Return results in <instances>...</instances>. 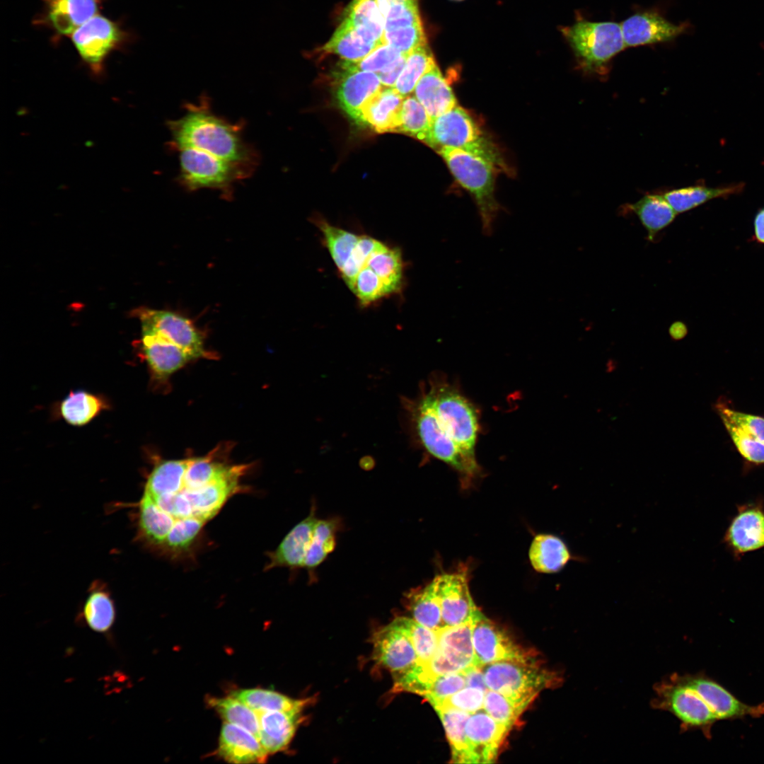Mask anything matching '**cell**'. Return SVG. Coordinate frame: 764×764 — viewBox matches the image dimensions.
I'll list each match as a JSON object with an SVG mask.
<instances>
[{
    "label": "cell",
    "mask_w": 764,
    "mask_h": 764,
    "mask_svg": "<svg viewBox=\"0 0 764 764\" xmlns=\"http://www.w3.org/2000/svg\"><path fill=\"white\" fill-rule=\"evenodd\" d=\"M216 452L165 460L149 474L137 502V537L161 550L171 530L183 523L206 525L234 495L249 465L229 464Z\"/></svg>",
    "instance_id": "cell-1"
},
{
    "label": "cell",
    "mask_w": 764,
    "mask_h": 764,
    "mask_svg": "<svg viewBox=\"0 0 764 764\" xmlns=\"http://www.w3.org/2000/svg\"><path fill=\"white\" fill-rule=\"evenodd\" d=\"M185 110L180 117L168 122L171 149H194L255 169L257 154L244 140L242 124L215 114L205 97L199 103L186 104Z\"/></svg>",
    "instance_id": "cell-2"
},
{
    "label": "cell",
    "mask_w": 764,
    "mask_h": 764,
    "mask_svg": "<svg viewBox=\"0 0 764 764\" xmlns=\"http://www.w3.org/2000/svg\"><path fill=\"white\" fill-rule=\"evenodd\" d=\"M419 393L429 406L441 430L472 465L480 468L475 456L478 415L473 403L456 387L437 376L423 385Z\"/></svg>",
    "instance_id": "cell-3"
},
{
    "label": "cell",
    "mask_w": 764,
    "mask_h": 764,
    "mask_svg": "<svg viewBox=\"0 0 764 764\" xmlns=\"http://www.w3.org/2000/svg\"><path fill=\"white\" fill-rule=\"evenodd\" d=\"M562 31L584 74L605 76L611 60L626 47L620 24L615 22L581 18Z\"/></svg>",
    "instance_id": "cell-4"
},
{
    "label": "cell",
    "mask_w": 764,
    "mask_h": 764,
    "mask_svg": "<svg viewBox=\"0 0 764 764\" xmlns=\"http://www.w3.org/2000/svg\"><path fill=\"white\" fill-rule=\"evenodd\" d=\"M460 185L476 202L482 232L489 236L499 210L494 197V169L490 161L472 153L453 147L437 150Z\"/></svg>",
    "instance_id": "cell-5"
},
{
    "label": "cell",
    "mask_w": 764,
    "mask_h": 764,
    "mask_svg": "<svg viewBox=\"0 0 764 764\" xmlns=\"http://www.w3.org/2000/svg\"><path fill=\"white\" fill-rule=\"evenodd\" d=\"M424 142L437 150L445 146L461 149L490 161L496 168L503 166L492 142L471 116L458 105L432 120Z\"/></svg>",
    "instance_id": "cell-6"
},
{
    "label": "cell",
    "mask_w": 764,
    "mask_h": 764,
    "mask_svg": "<svg viewBox=\"0 0 764 764\" xmlns=\"http://www.w3.org/2000/svg\"><path fill=\"white\" fill-rule=\"evenodd\" d=\"M489 690L507 697L533 702L544 689L560 685L558 673L543 668L538 661L503 660L482 666Z\"/></svg>",
    "instance_id": "cell-7"
},
{
    "label": "cell",
    "mask_w": 764,
    "mask_h": 764,
    "mask_svg": "<svg viewBox=\"0 0 764 764\" xmlns=\"http://www.w3.org/2000/svg\"><path fill=\"white\" fill-rule=\"evenodd\" d=\"M652 707L672 714L684 730H701L710 736L718 720L699 693L685 680L683 674L673 673L654 688Z\"/></svg>",
    "instance_id": "cell-8"
},
{
    "label": "cell",
    "mask_w": 764,
    "mask_h": 764,
    "mask_svg": "<svg viewBox=\"0 0 764 764\" xmlns=\"http://www.w3.org/2000/svg\"><path fill=\"white\" fill-rule=\"evenodd\" d=\"M179 152L178 181L187 190L208 188L230 193L233 185L255 169L194 149Z\"/></svg>",
    "instance_id": "cell-9"
},
{
    "label": "cell",
    "mask_w": 764,
    "mask_h": 764,
    "mask_svg": "<svg viewBox=\"0 0 764 764\" xmlns=\"http://www.w3.org/2000/svg\"><path fill=\"white\" fill-rule=\"evenodd\" d=\"M403 403L416 436L427 453L451 466L464 478L470 479L478 474L480 468L472 465L441 430L429 406L419 393L413 399L406 398Z\"/></svg>",
    "instance_id": "cell-10"
},
{
    "label": "cell",
    "mask_w": 764,
    "mask_h": 764,
    "mask_svg": "<svg viewBox=\"0 0 764 764\" xmlns=\"http://www.w3.org/2000/svg\"><path fill=\"white\" fill-rule=\"evenodd\" d=\"M71 40L93 76L101 79L109 54L125 42L127 34L109 18L97 14L77 28Z\"/></svg>",
    "instance_id": "cell-11"
},
{
    "label": "cell",
    "mask_w": 764,
    "mask_h": 764,
    "mask_svg": "<svg viewBox=\"0 0 764 764\" xmlns=\"http://www.w3.org/2000/svg\"><path fill=\"white\" fill-rule=\"evenodd\" d=\"M473 622L445 626L437 630L438 649L425 664L434 676L464 672L472 666H480L473 644Z\"/></svg>",
    "instance_id": "cell-12"
},
{
    "label": "cell",
    "mask_w": 764,
    "mask_h": 764,
    "mask_svg": "<svg viewBox=\"0 0 764 764\" xmlns=\"http://www.w3.org/2000/svg\"><path fill=\"white\" fill-rule=\"evenodd\" d=\"M141 322L142 333L158 334L184 349L192 359L211 358L205 349L204 340L193 323L173 312L146 308L137 310Z\"/></svg>",
    "instance_id": "cell-13"
},
{
    "label": "cell",
    "mask_w": 764,
    "mask_h": 764,
    "mask_svg": "<svg viewBox=\"0 0 764 764\" xmlns=\"http://www.w3.org/2000/svg\"><path fill=\"white\" fill-rule=\"evenodd\" d=\"M473 644L478 664L481 667L503 660L536 661L532 651L516 644L483 614L473 622Z\"/></svg>",
    "instance_id": "cell-14"
},
{
    "label": "cell",
    "mask_w": 764,
    "mask_h": 764,
    "mask_svg": "<svg viewBox=\"0 0 764 764\" xmlns=\"http://www.w3.org/2000/svg\"><path fill=\"white\" fill-rule=\"evenodd\" d=\"M335 97L340 107L357 123L362 124L364 104L383 86L376 73L361 71L352 62L344 61L333 73Z\"/></svg>",
    "instance_id": "cell-15"
},
{
    "label": "cell",
    "mask_w": 764,
    "mask_h": 764,
    "mask_svg": "<svg viewBox=\"0 0 764 764\" xmlns=\"http://www.w3.org/2000/svg\"><path fill=\"white\" fill-rule=\"evenodd\" d=\"M723 543L736 558L764 549V504L762 502L738 507L725 531Z\"/></svg>",
    "instance_id": "cell-16"
},
{
    "label": "cell",
    "mask_w": 764,
    "mask_h": 764,
    "mask_svg": "<svg viewBox=\"0 0 764 764\" xmlns=\"http://www.w3.org/2000/svg\"><path fill=\"white\" fill-rule=\"evenodd\" d=\"M434 579L440 599L444 627L473 622L482 615L470 595L465 572L444 573Z\"/></svg>",
    "instance_id": "cell-17"
},
{
    "label": "cell",
    "mask_w": 764,
    "mask_h": 764,
    "mask_svg": "<svg viewBox=\"0 0 764 764\" xmlns=\"http://www.w3.org/2000/svg\"><path fill=\"white\" fill-rule=\"evenodd\" d=\"M374 656L394 676L418 663L414 646L398 618L375 634Z\"/></svg>",
    "instance_id": "cell-18"
},
{
    "label": "cell",
    "mask_w": 764,
    "mask_h": 764,
    "mask_svg": "<svg viewBox=\"0 0 764 764\" xmlns=\"http://www.w3.org/2000/svg\"><path fill=\"white\" fill-rule=\"evenodd\" d=\"M509 730L485 710L471 714L465 726L470 763L494 762Z\"/></svg>",
    "instance_id": "cell-19"
},
{
    "label": "cell",
    "mask_w": 764,
    "mask_h": 764,
    "mask_svg": "<svg viewBox=\"0 0 764 764\" xmlns=\"http://www.w3.org/2000/svg\"><path fill=\"white\" fill-rule=\"evenodd\" d=\"M687 683L705 701L717 719H734L764 714V704L752 706L738 700L729 690L702 673L683 674Z\"/></svg>",
    "instance_id": "cell-20"
},
{
    "label": "cell",
    "mask_w": 764,
    "mask_h": 764,
    "mask_svg": "<svg viewBox=\"0 0 764 764\" xmlns=\"http://www.w3.org/2000/svg\"><path fill=\"white\" fill-rule=\"evenodd\" d=\"M620 26L626 47L668 42L686 28L685 24H674L654 11L636 13L624 20Z\"/></svg>",
    "instance_id": "cell-21"
},
{
    "label": "cell",
    "mask_w": 764,
    "mask_h": 764,
    "mask_svg": "<svg viewBox=\"0 0 764 764\" xmlns=\"http://www.w3.org/2000/svg\"><path fill=\"white\" fill-rule=\"evenodd\" d=\"M404 98L394 87L382 86L362 106V125L378 133L400 132Z\"/></svg>",
    "instance_id": "cell-22"
},
{
    "label": "cell",
    "mask_w": 764,
    "mask_h": 764,
    "mask_svg": "<svg viewBox=\"0 0 764 764\" xmlns=\"http://www.w3.org/2000/svg\"><path fill=\"white\" fill-rule=\"evenodd\" d=\"M219 755L232 763H263L268 753L258 738L246 729L224 722L218 747Z\"/></svg>",
    "instance_id": "cell-23"
},
{
    "label": "cell",
    "mask_w": 764,
    "mask_h": 764,
    "mask_svg": "<svg viewBox=\"0 0 764 764\" xmlns=\"http://www.w3.org/2000/svg\"><path fill=\"white\" fill-rule=\"evenodd\" d=\"M43 21L60 35H71L98 14L100 0H42Z\"/></svg>",
    "instance_id": "cell-24"
},
{
    "label": "cell",
    "mask_w": 764,
    "mask_h": 764,
    "mask_svg": "<svg viewBox=\"0 0 764 764\" xmlns=\"http://www.w3.org/2000/svg\"><path fill=\"white\" fill-rule=\"evenodd\" d=\"M318 519L312 511L285 536L277 548L268 554V570L274 567H303Z\"/></svg>",
    "instance_id": "cell-25"
},
{
    "label": "cell",
    "mask_w": 764,
    "mask_h": 764,
    "mask_svg": "<svg viewBox=\"0 0 764 764\" xmlns=\"http://www.w3.org/2000/svg\"><path fill=\"white\" fill-rule=\"evenodd\" d=\"M142 351L153 375L166 379L192 358L181 347L153 332L142 333Z\"/></svg>",
    "instance_id": "cell-26"
},
{
    "label": "cell",
    "mask_w": 764,
    "mask_h": 764,
    "mask_svg": "<svg viewBox=\"0 0 764 764\" xmlns=\"http://www.w3.org/2000/svg\"><path fill=\"white\" fill-rule=\"evenodd\" d=\"M301 712L256 711L260 726L259 740L268 754L282 751L289 746L302 719Z\"/></svg>",
    "instance_id": "cell-27"
},
{
    "label": "cell",
    "mask_w": 764,
    "mask_h": 764,
    "mask_svg": "<svg viewBox=\"0 0 764 764\" xmlns=\"http://www.w3.org/2000/svg\"><path fill=\"white\" fill-rule=\"evenodd\" d=\"M414 96L424 106L431 120L458 105L451 88L436 64L419 80Z\"/></svg>",
    "instance_id": "cell-28"
},
{
    "label": "cell",
    "mask_w": 764,
    "mask_h": 764,
    "mask_svg": "<svg viewBox=\"0 0 764 764\" xmlns=\"http://www.w3.org/2000/svg\"><path fill=\"white\" fill-rule=\"evenodd\" d=\"M627 207L638 217L647 232L649 241H653L677 215L663 194H647L637 202L627 204Z\"/></svg>",
    "instance_id": "cell-29"
},
{
    "label": "cell",
    "mask_w": 764,
    "mask_h": 764,
    "mask_svg": "<svg viewBox=\"0 0 764 764\" xmlns=\"http://www.w3.org/2000/svg\"><path fill=\"white\" fill-rule=\"evenodd\" d=\"M744 188L743 183L727 186L710 187L696 185L673 189L663 194L675 212L681 214L716 198H727L741 193Z\"/></svg>",
    "instance_id": "cell-30"
},
{
    "label": "cell",
    "mask_w": 764,
    "mask_h": 764,
    "mask_svg": "<svg viewBox=\"0 0 764 764\" xmlns=\"http://www.w3.org/2000/svg\"><path fill=\"white\" fill-rule=\"evenodd\" d=\"M532 567L539 572L555 573L560 571L570 560L571 553L565 543L550 534L535 537L529 549Z\"/></svg>",
    "instance_id": "cell-31"
},
{
    "label": "cell",
    "mask_w": 764,
    "mask_h": 764,
    "mask_svg": "<svg viewBox=\"0 0 764 764\" xmlns=\"http://www.w3.org/2000/svg\"><path fill=\"white\" fill-rule=\"evenodd\" d=\"M381 44L366 40L347 20L343 19L322 50L340 57L344 61L357 62Z\"/></svg>",
    "instance_id": "cell-32"
},
{
    "label": "cell",
    "mask_w": 764,
    "mask_h": 764,
    "mask_svg": "<svg viewBox=\"0 0 764 764\" xmlns=\"http://www.w3.org/2000/svg\"><path fill=\"white\" fill-rule=\"evenodd\" d=\"M343 19L366 40L383 42L384 19L377 0H352L345 11Z\"/></svg>",
    "instance_id": "cell-33"
},
{
    "label": "cell",
    "mask_w": 764,
    "mask_h": 764,
    "mask_svg": "<svg viewBox=\"0 0 764 764\" xmlns=\"http://www.w3.org/2000/svg\"><path fill=\"white\" fill-rule=\"evenodd\" d=\"M86 625L95 632L106 633L115 619L114 602L108 589L102 583H93L83 607Z\"/></svg>",
    "instance_id": "cell-34"
},
{
    "label": "cell",
    "mask_w": 764,
    "mask_h": 764,
    "mask_svg": "<svg viewBox=\"0 0 764 764\" xmlns=\"http://www.w3.org/2000/svg\"><path fill=\"white\" fill-rule=\"evenodd\" d=\"M365 265L381 279L390 295L400 292L404 265L400 249L383 244L369 257Z\"/></svg>",
    "instance_id": "cell-35"
},
{
    "label": "cell",
    "mask_w": 764,
    "mask_h": 764,
    "mask_svg": "<svg viewBox=\"0 0 764 764\" xmlns=\"http://www.w3.org/2000/svg\"><path fill=\"white\" fill-rule=\"evenodd\" d=\"M435 710L443 724L451 748V762L470 763L465 726L471 714L449 707L437 708Z\"/></svg>",
    "instance_id": "cell-36"
},
{
    "label": "cell",
    "mask_w": 764,
    "mask_h": 764,
    "mask_svg": "<svg viewBox=\"0 0 764 764\" xmlns=\"http://www.w3.org/2000/svg\"><path fill=\"white\" fill-rule=\"evenodd\" d=\"M107 408L108 404L103 398L79 390L71 392L64 399L59 409L66 422L74 426H82Z\"/></svg>",
    "instance_id": "cell-37"
},
{
    "label": "cell",
    "mask_w": 764,
    "mask_h": 764,
    "mask_svg": "<svg viewBox=\"0 0 764 764\" xmlns=\"http://www.w3.org/2000/svg\"><path fill=\"white\" fill-rule=\"evenodd\" d=\"M231 695L254 710L290 711L303 710L310 699L296 700L274 690L261 688L236 690Z\"/></svg>",
    "instance_id": "cell-38"
},
{
    "label": "cell",
    "mask_w": 764,
    "mask_h": 764,
    "mask_svg": "<svg viewBox=\"0 0 764 764\" xmlns=\"http://www.w3.org/2000/svg\"><path fill=\"white\" fill-rule=\"evenodd\" d=\"M410 608L412 618L421 625L435 631L444 627L434 579L424 588L413 594Z\"/></svg>",
    "instance_id": "cell-39"
},
{
    "label": "cell",
    "mask_w": 764,
    "mask_h": 764,
    "mask_svg": "<svg viewBox=\"0 0 764 764\" xmlns=\"http://www.w3.org/2000/svg\"><path fill=\"white\" fill-rule=\"evenodd\" d=\"M208 702L224 722L241 726L259 739L260 726L255 710L231 695L224 698H211Z\"/></svg>",
    "instance_id": "cell-40"
},
{
    "label": "cell",
    "mask_w": 764,
    "mask_h": 764,
    "mask_svg": "<svg viewBox=\"0 0 764 764\" xmlns=\"http://www.w3.org/2000/svg\"><path fill=\"white\" fill-rule=\"evenodd\" d=\"M436 64L427 44L407 55L405 66L394 88L403 97L409 96L421 77Z\"/></svg>",
    "instance_id": "cell-41"
},
{
    "label": "cell",
    "mask_w": 764,
    "mask_h": 764,
    "mask_svg": "<svg viewBox=\"0 0 764 764\" xmlns=\"http://www.w3.org/2000/svg\"><path fill=\"white\" fill-rule=\"evenodd\" d=\"M321 231L329 253L340 270L350 257L359 236L330 224L323 219L314 220Z\"/></svg>",
    "instance_id": "cell-42"
},
{
    "label": "cell",
    "mask_w": 764,
    "mask_h": 764,
    "mask_svg": "<svg viewBox=\"0 0 764 764\" xmlns=\"http://www.w3.org/2000/svg\"><path fill=\"white\" fill-rule=\"evenodd\" d=\"M531 702L488 690L485 693L483 709L496 721L511 729Z\"/></svg>",
    "instance_id": "cell-43"
},
{
    "label": "cell",
    "mask_w": 764,
    "mask_h": 764,
    "mask_svg": "<svg viewBox=\"0 0 764 764\" xmlns=\"http://www.w3.org/2000/svg\"><path fill=\"white\" fill-rule=\"evenodd\" d=\"M335 530L334 521H317L303 567L309 569L316 567L334 550Z\"/></svg>",
    "instance_id": "cell-44"
},
{
    "label": "cell",
    "mask_w": 764,
    "mask_h": 764,
    "mask_svg": "<svg viewBox=\"0 0 764 764\" xmlns=\"http://www.w3.org/2000/svg\"><path fill=\"white\" fill-rule=\"evenodd\" d=\"M416 651L418 662L425 664L436 654L439 646L437 631L428 628L413 618L398 617Z\"/></svg>",
    "instance_id": "cell-45"
},
{
    "label": "cell",
    "mask_w": 764,
    "mask_h": 764,
    "mask_svg": "<svg viewBox=\"0 0 764 764\" xmlns=\"http://www.w3.org/2000/svg\"><path fill=\"white\" fill-rule=\"evenodd\" d=\"M431 122L427 110L415 96L405 97L400 132L424 141L430 129Z\"/></svg>",
    "instance_id": "cell-46"
},
{
    "label": "cell",
    "mask_w": 764,
    "mask_h": 764,
    "mask_svg": "<svg viewBox=\"0 0 764 764\" xmlns=\"http://www.w3.org/2000/svg\"><path fill=\"white\" fill-rule=\"evenodd\" d=\"M733 444L741 456L753 464H764V444L759 441L727 417L719 415Z\"/></svg>",
    "instance_id": "cell-47"
},
{
    "label": "cell",
    "mask_w": 764,
    "mask_h": 764,
    "mask_svg": "<svg viewBox=\"0 0 764 764\" xmlns=\"http://www.w3.org/2000/svg\"><path fill=\"white\" fill-rule=\"evenodd\" d=\"M384 243L368 236H359V241L350 257L340 269L344 282L352 290L357 275L365 265L369 257Z\"/></svg>",
    "instance_id": "cell-48"
},
{
    "label": "cell",
    "mask_w": 764,
    "mask_h": 764,
    "mask_svg": "<svg viewBox=\"0 0 764 764\" xmlns=\"http://www.w3.org/2000/svg\"><path fill=\"white\" fill-rule=\"evenodd\" d=\"M351 291L363 306L390 295L381 279L366 265L357 275Z\"/></svg>",
    "instance_id": "cell-49"
},
{
    "label": "cell",
    "mask_w": 764,
    "mask_h": 764,
    "mask_svg": "<svg viewBox=\"0 0 764 764\" xmlns=\"http://www.w3.org/2000/svg\"><path fill=\"white\" fill-rule=\"evenodd\" d=\"M383 42L405 55L427 44L422 23L384 32Z\"/></svg>",
    "instance_id": "cell-50"
},
{
    "label": "cell",
    "mask_w": 764,
    "mask_h": 764,
    "mask_svg": "<svg viewBox=\"0 0 764 764\" xmlns=\"http://www.w3.org/2000/svg\"><path fill=\"white\" fill-rule=\"evenodd\" d=\"M420 23L417 0L398 1L390 6L384 16V32Z\"/></svg>",
    "instance_id": "cell-51"
},
{
    "label": "cell",
    "mask_w": 764,
    "mask_h": 764,
    "mask_svg": "<svg viewBox=\"0 0 764 764\" xmlns=\"http://www.w3.org/2000/svg\"><path fill=\"white\" fill-rule=\"evenodd\" d=\"M464 687L465 678L463 672L441 675L433 680L423 697L435 707Z\"/></svg>",
    "instance_id": "cell-52"
},
{
    "label": "cell",
    "mask_w": 764,
    "mask_h": 764,
    "mask_svg": "<svg viewBox=\"0 0 764 764\" xmlns=\"http://www.w3.org/2000/svg\"><path fill=\"white\" fill-rule=\"evenodd\" d=\"M485 693L480 688L465 686L434 708H454L473 714L483 708Z\"/></svg>",
    "instance_id": "cell-53"
},
{
    "label": "cell",
    "mask_w": 764,
    "mask_h": 764,
    "mask_svg": "<svg viewBox=\"0 0 764 764\" xmlns=\"http://www.w3.org/2000/svg\"><path fill=\"white\" fill-rule=\"evenodd\" d=\"M719 415H724L764 444V417L734 410L724 403L716 406Z\"/></svg>",
    "instance_id": "cell-54"
},
{
    "label": "cell",
    "mask_w": 764,
    "mask_h": 764,
    "mask_svg": "<svg viewBox=\"0 0 764 764\" xmlns=\"http://www.w3.org/2000/svg\"><path fill=\"white\" fill-rule=\"evenodd\" d=\"M402 54L393 47L383 42L364 59L352 63L361 71L377 74L388 68Z\"/></svg>",
    "instance_id": "cell-55"
},
{
    "label": "cell",
    "mask_w": 764,
    "mask_h": 764,
    "mask_svg": "<svg viewBox=\"0 0 764 764\" xmlns=\"http://www.w3.org/2000/svg\"><path fill=\"white\" fill-rule=\"evenodd\" d=\"M407 55L402 54L388 68L377 74L383 86L394 87L405 64Z\"/></svg>",
    "instance_id": "cell-56"
},
{
    "label": "cell",
    "mask_w": 764,
    "mask_h": 764,
    "mask_svg": "<svg viewBox=\"0 0 764 764\" xmlns=\"http://www.w3.org/2000/svg\"><path fill=\"white\" fill-rule=\"evenodd\" d=\"M465 678V686L478 688L487 692L489 689L485 681L482 667L474 666L463 672Z\"/></svg>",
    "instance_id": "cell-57"
},
{
    "label": "cell",
    "mask_w": 764,
    "mask_h": 764,
    "mask_svg": "<svg viewBox=\"0 0 764 764\" xmlns=\"http://www.w3.org/2000/svg\"><path fill=\"white\" fill-rule=\"evenodd\" d=\"M753 238L758 243L764 244V207L759 209L753 220Z\"/></svg>",
    "instance_id": "cell-58"
},
{
    "label": "cell",
    "mask_w": 764,
    "mask_h": 764,
    "mask_svg": "<svg viewBox=\"0 0 764 764\" xmlns=\"http://www.w3.org/2000/svg\"><path fill=\"white\" fill-rule=\"evenodd\" d=\"M686 332L687 330L685 326L681 323L673 324L669 330L671 337L675 340H678L684 337Z\"/></svg>",
    "instance_id": "cell-59"
},
{
    "label": "cell",
    "mask_w": 764,
    "mask_h": 764,
    "mask_svg": "<svg viewBox=\"0 0 764 764\" xmlns=\"http://www.w3.org/2000/svg\"><path fill=\"white\" fill-rule=\"evenodd\" d=\"M401 1V0H377L380 11H381V14H382V16L383 17V19H384V16H385L387 11L388 9V8L390 7V6L393 3H394L395 1Z\"/></svg>",
    "instance_id": "cell-60"
},
{
    "label": "cell",
    "mask_w": 764,
    "mask_h": 764,
    "mask_svg": "<svg viewBox=\"0 0 764 764\" xmlns=\"http://www.w3.org/2000/svg\"><path fill=\"white\" fill-rule=\"evenodd\" d=\"M453 1H461V0H453Z\"/></svg>",
    "instance_id": "cell-61"
}]
</instances>
